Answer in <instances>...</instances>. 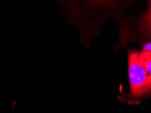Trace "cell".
Instances as JSON below:
<instances>
[{
    "instance_id": "cell-1",
    "label": "cell",
    "mask_w": 151,
    "mask_h": 113,
    "mask_svg": "<svg viewBox=\"0 0 151 113\" xmlns=\"http://www.w3.org/2000/svg\"><path fill=\"white\" fill-rule=\"evenodd\" d=\"M128 75L130 84V100L135 101L151 94L145 60L141 52H128Z\"/></svg>"
},
{
    "instance_id": "cell-2",
    "label": "cell",
    "mask_w": 151,
    "mask_h": 113,
    "mask_svg": "<svg viewBox=\"0 0 151 113\" xmlns=\"http://www.w3.org/2000/svg\"><path fill=\"white\" fill-rule=\"evenodd\" d=\"M138 31L140 34L151 40V1L149 2L147 11L139 22Z\"/></svg>"
},
{
    "instance_id": "cell-3",
    "label": "cell",
    "mask_w": 151,
    "mask_h": 113,
    "mask_svg": "<svg viewBox=\"0 0 151 113\" xmlns=\"http://www.w3.org/2000/svg\"><path fill=\"white\" fill-rule=\"evenodd\" d=\"M144 60H145V64L148 73V80H149L150 83L151 84V62L147 60H145V58H144Z\"/></svg>"
},
{
    "instance_id": "cell-4",
    "label": "cell",
    "mask_w": 151,
    "mask_h": 113,
    "mask_svg": "<svg viewBox=\"0 0 151 113\" xmlns=\"http://www.w3.org/2000/svg\"><path fill=\"white\" fill-rule=\"evenodd\" d=\"M142 52H151V40H148L143 45Z\"/></svg>"
},
{
    "instance_id": "cell-5",
    "label": "cell",
    "mask_w": 151,
    "mask_h": 113,
    "mask_svg": "<svg viewBox=\"0 0 151 113\" xmlns=\"http://www.w3.org/2000/svg\"><path fill=\"white\" fill-rule=\"evenodd\" d=\"M142 56L145 60H149L151 62V52H146L143 53L142 52Z\"/></svg>"
}]
</instances>
